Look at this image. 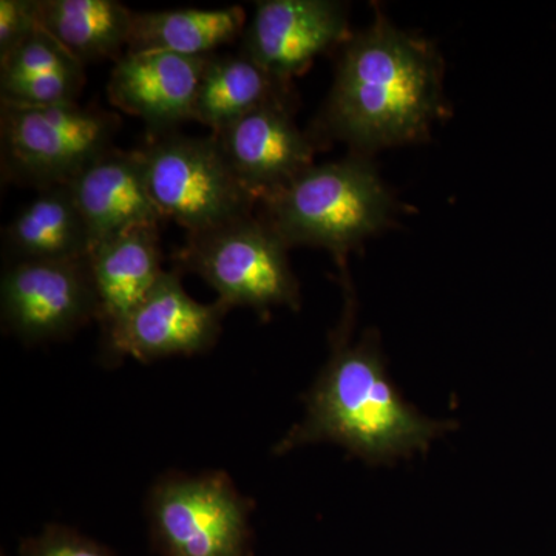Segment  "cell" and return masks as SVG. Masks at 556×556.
I'll use <instances>...</instances> for the list:
<instances>
[{"instance_id": "11", "label": "cell", "mask_w": 556, "mask_h": 556, "mask_svg": "<svg viewBox=\"0 0 556 556\" xmlns=\"http://www.w3.org/2000/svg\"><path fill=\"white\" fill-rule=\"evenodd\" d=\"M214 135L257 204L313 166L314 141L299 129L288 102L263 105Z\"/></svg>"}, {"instance_id": "8", "label": "cell", "mask_w": 556, "mask_h": 556, "mask_svg": "<svg viewBox=\"0 0 556 556\" xmlns=\"http://www.w3.org/2000/svg\"><path fill=\"white\" fill-rule=\"evenodd\" d=\"M3 327L24 342L67 338L97 318L89 258L14 262L0 287Z\"/></svg>"}, {"instance_id": "17", "label": "cell", "mask_w": 556, "mask_h": 556, "mask_svg": "<svg viewBox=\"0 0 556 556\" xmlns=\"http://www.w3.org/2000/svg\"><path fill=\"white\" fill-rule=\"evenodd\" d=\"M135 11L116 0H38V22L80 64L123 56Z\"/></svg>"}, {"instance_id": "14", "label": "cell", "mask_w": 556, "mask_h": 556, "mask_svg": "<svg viewBox=\"0 0 556 556\" xmlns=\"http://www.w3.org/2000/svg\"><path fill=\"white\" fill-rule=\"evenodd\" d=\"M159 229L130 230L91 249L89 266L102 334L129 316L166 273Z\"/></svg>"}, {"instance_id": "10", "label": "cell", "mask_w": 556, "mask_h": 556, "mask_svg": "<svg viewBox=\"0 0 556 556\" xmlns=\"http://www.w3.org/2000/svg\"><path fill=\"white\" fill-rule=\"evenodd\" d=\"M345 5L331 0H263L244 27L243 51L260 67L291 80L318 54L345 40Z\"/></svg>"}, {"instance_id": "19", "label": "cell", "mask_w": 556, "mask_h": 556, "mask_svg": "<svg viewBox=\"0 0 556 556\" xmlns=\"http://www.w3.org/2000/svg\"><path fill=\"white\" fill-rule=\"evenodd\" d=\"M79 72H84V64L40 27L9 58L0 61V80Z\"/></svg>"}, {"instance_id": "16", "label": "cell", "mask_w": 556, "mask_h": 556, "mask_svg": "<svg viewBox=\"0 0 556 556\" xmlns=\"http://www.w3.org/2000/svg\"><path fill=\"white\" fill-rule=\"evenodd\" d=\"M274 102L292 104L287 80L270 75L243 51L211 54L197 90L193 121L218 134L248 113Z\"/></svg>"}, {"instance_id": "7", "label": "cell", "mask_w": 556, "mask_h": 556, "mask_svg": "<svg viewBox=\"0 0 556 556\" xmlns=\"http://www.w3.org/2000/svg\"><path fill=\"white\" fill-rule=\"evenodd\" d=\"M251 510L223 471L169 475L148 500L150 532L164 556H252Z\"/></svg>"}, {"instance_id": "20", "label": "cell", "mask_w": 556, "mask_h": 556, "mask_svg": "<svg viewBox=\"0 0 556 556\" xmlns=\"http://www.w3.org/2000/svg\"><path fill=\"white\" fill-rule=\"evenodd\" d=\"M86 75L79 73H54L14 80H0V102L9 104L46 108L76 102L83 90Z\"/></svg>"}, {"instance_id": "4", "label": "cell", "mask_w": 556, "mask_h": 556, "mask_svg": "<svg viewBox=\"0 0 556 556\" xmlns=\"http://www.w3.org/2000/svg\"><path fill=\"white\" fill-rule=\"evenodd\" d=\"M118 113L70 104L0 102V160L5 181L38 190L67 186L91 163L115 149Z\"/></svg>"}, {"instance_id": "13", "label": "cell", "mask_w": 556, "mask_h": 556, "mask_svg": "<svg viewBox=\"0 0 556 556\" xmlns=\"http://www.w3.org/2000/svg\"><path fill=\"white\" fill-rule=\"evenodd\" d=\"M86 219L93 248L139 228L164 222L150 195L138 150L112 149L67 185Z\"/></svg>"}, {"instance_id": "22", "label": "cell", "mask_w": 556, "mask_h": 556, "mask_svg": "<svg viewBox=\"0 0 556 556\" xmlns=\"http://www.w3.org/2000/svg\"><path fill=\"white\" fill-rule=\"evenodd\" d=\"M38 28V0H2L0 2V61L9 58Z\"/></svg>"}, {"instance_id": "1", "label": "cell", "mask_w": 556, "mask_h": 556, "mask_svg": "<svg viewBox=\"0 0 556 556\" xmlns=\"http://www.w3.org/2000/svg\"><path fill=\"white\" fill-rule=\"evenodd\" d=\"M354 299L331 332V357L305 396L306 415L274 448L285 455L303 445L332 442L369 466L426 453L431 442L456 427L433 420L399 394L387 376L378 331L351 342Z\"/></svg>"}, {"instance_id": "18", "label": "cell", "mask_w": 556, "mask_h": 556, "mask_svg": "<svg viewBox=\"0 0 556 556\" xmlns=\"http://www.w3.org/2000/svg\"><path fill=\"white\" fill-rule=\"evenodd\" d=\"M244 27L247 13L241 7L134 13L126 51H167L182 56H211L212 51L243 36Z\"/></svg>"}, {"instance_id": "21", "label": "cell", "mask_w": 556, "mask_h": 556, "mask_svg": "<svg viewBox=\"0 0 556 556\" xmlns=\"http://www.w3.org/2000/svg\"><path fill=\"white\" fill-rule=\"evenodd\" d=\"M21 556H113L97 541L64 526H49L22 541Z\"/></svg>"}, {"instance_id": "12", "label": "cell", "mask_w": 556, "mask_h": 556, "mask_svg": "<svg viewBox=\"0 0 556 556\" xmlns=\"http://www.w3.org/2000/svg\"><path fill=\"white\" fill-rule=\"evenodd\" d=\"M208 56L141 51L118 58L110 73L109 100L144 121L153 137L193 121V104Z\"/></svg>"}, {"instance_id": "15", "label": "cell", "mask_w": 556, "mask_h": 556, "mask_svg": "<svg viewBox=\"0 0 556 556\" xmlns=\"http://www.w3.org/2000/svg\"><path fill=\"white\" fill-rule=\"evenodd\" d=\"M14 262H75L89 258L91 237L68 186L39 190L3 230Z\"/></svg>"}, {"instance_id": "2", "label": "cell", "mask_w": 556, "mask_h": 556, "mask_svg": "<svg viewBox=\"0 0 556 556\" xmlns=\"http://www.w3.org/2000/svg\"><path fill=\"white\" fill-rule=\"evenodd\" d=\"M441 110L433 47L378 16L346 42L318 134L367 152L427 137Z\"/></svg>"}, {"instance_id": "3", "label": "cell", "mask_w": 556, "mask_h": 556, "mask_svg": "<svg viewBox=\"0 0 556 556\" xmlns=\"http://www.w3.org/2000/svg\"><path fill=\"white\" fill-rule=\"evenodd\" d=\"M260 217L291 247L331 251L340 265L361 241L390 222L393 199L365 159L311 166L260 201Z\"/></svg>"}, {"instance_id": "9", "label": "cell", "mask_w": 556, "mask_h": 556, "mask_svg": "<svg viewBox=\"0 0 556 556\" xmlns=\"http://www.w3.org/2000/svg\"><path fill=\"white\" fill-rule=\"evenodd\" d=\"M229 311L219 300L212 305L197 302L182 287L181 274L166 270L148 298L104 334L105 351L139 362L203 353L217 342Z\"/></svg>"}, {"instance_id": "6", "label": "cell", "mask_w": 556, "mask_h": 556, "mask_svg": "<svg viewBox=\"0 0 556 556\" xmlns=\"http://www.w3.org/2000/svg\"><path fill=\"white\" fill-rule=\"evenodd\" d=\"M138 153L161 215L188 233L254 214L257 201L230 169L214 134L201 138L170 131L153 137Z\"/></svg>"}, {"instance_id": "5", "label": "cell", "mask_w": 556, "mask_h": 556, "mask_svg": "<svg viewBox=\"0 0 556 556\" xmlns=\"http://www.w3.org/2000/svg\"><path fill=\"white\" fill-rule=\"evenodd\" d=\"M288 247L262 217L251 214L188 233L175 252L174 269L195 274L218 292L219 302L268 314L276 306L299 309V281Z\"/></svg>"}]
</instances>
